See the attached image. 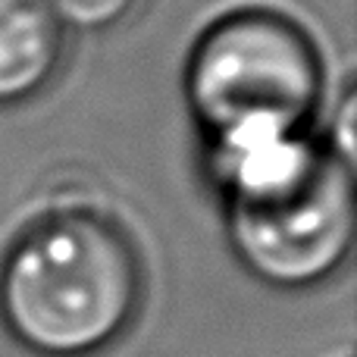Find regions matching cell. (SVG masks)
<instances>
[{
  "instance_id": "1",
  "label": "cell",
  "mask_w": 357,
  "mask_h": 357,
  "mask_svg": "<svg viewBox=\"0 0 357 357\" xmlns=\"http://www.w3.org/2000/svg\"><path fill=\"white\" fill-rule=\"evenodd\" d=\"M226 195L229 245L251 276L276 289H310L333 276L354 245V167L295 135H248L210 144Z\"/></svg>"
},
{
  "instance_id": "2",
  "label": "cell",
  "mask_w": 357,
  "mask_h": 357,
  "mask_svg": "<svg viewBox=\"0 0 357 357\" xmlns=\"http://www.w3.org/2000/svg\"><path fill=\"white\" fill-rule=\"evenodd\" d=\"M142 301V257L113 216L60 207L35 220L0 266V317L41 357H85L116 342Z\"/></svg>"
},
{
  "instance_id": "3",
  "label": "cell",
  "mask_w": 357,
  "mask_h": 357,
  "mask_svg": "<svg viewBox=\"0 0 357 357\" xmlns=\"http://www.w3.org/2000/svg\"><path fill=\"white\" fill-rule=\"evenodd\" d=\"M323 98L314 38L273 10H238L213 22L185 63V100L213 142L304 132Z\"/></svg>"
},
{
  "instance_id": "4",
  "label": "cell",
  "mask_w": 357,
  "mask_h": 357,
  "mask_svg": "<svg viewBox=\"0 0 357 357\" xmlns=\"http://www.w3.org/2000/svg\"><path fill=\"white\" fill-rule=\"evenodd\" d=\"M66 29L44 0H0V107L25 104L54 82Z\"/></svg>"
},
{
  "instance_id": "5",
  "label": "cell",
  "mask_w": 357,
  "mask_h": 357,
  "mask_svg": "<svg viewBox=\"0 0 357 357\" xmlns=\"http://www.w3.org/2000/svg\"><path fill=\"white\" fill-rule=\"evenodd\" d=\"M44 3L63 29L104 31L123 22L138 0H44Z\"/></svg>"
},
{
  "instance_id": "6",
  "label": "cell",
  "mask_w": 357,
  "mask_h": 357,
  "mask_svg": "<svg viewBox=\"0 0 357 357\" xmlns=\"http://www.w3.org/2000/svg\"><path fill=\"white\" fill-rule=\"evenodd\" d=\"M354 116H357V107H354V94L345 91L339 104V113H335V126H333V144L329 151L339 154L345 163L354 167Z\"/></svg>"
}]
</instances>
